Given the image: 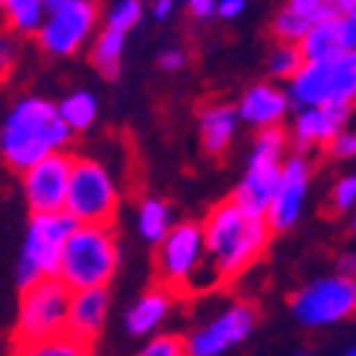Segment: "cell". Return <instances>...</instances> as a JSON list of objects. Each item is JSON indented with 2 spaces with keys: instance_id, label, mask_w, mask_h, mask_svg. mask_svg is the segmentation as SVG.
I'll use <instances>...</instances> for the list:
<instances>
[{
  "instance_id": "cell-19",
  "label": "cell",
  "mask_w": 356,
  "mask_h": 356,
  "mask_svg": "<svg viewBox=\"0 0 356 356\" xmlns=\"http://www.w3.org/2000/svg\"><path fill=\"white\" fill-rule=\"evenodd\" d=\"M240 129V117H236L234 106H207L199 114V138H202V149L207 155H225L228 146L236 138Z\"/></svg>"
},
{
  "instance_id": "cell-1",
  "label": "cell",
  "mask_w": 356,
  "mask_h": 356,
  "mask_svg": "<svg viewBox=\"0 0 356 356\" xmlns=\"http://www.w3.org/2000/svg\"><path fill=\"white\" fill-rule=\"evenodd\" d=\"M272 234L275 231L269 228L266 213L248 211L234 199L219 202L202 222L204 260L216 284L236 280L245 269H251L263 257Z\"/></svg>"
},
{
  "instance_id": "cell-31",
  "label": "cell",
  "mask_w": 356,
  "mask_h": 356,
  "mask_svg": "<svg viewBox=\"0 0 356 356\" xmlns=\"http://www.w3.org/2000/svg\"><path fill=\"white\" fill-rule=\"evenodd\" d=\"M330 204H333V211L339 213H348L356 207V172L350 175H342L339 181L333 184L330 190Z\"/></svg>"
},
{
  "instance_id": "cell-14",
  "label": "cell",
  "mask_w": 356,
  "mask_h": 356,
  "mask_svg": "<svg viewBox=\"0 0 356 356\" xmlns=\"http://www.w3.org/2000/svg\"><path fill=\"white\" fill-rule=\"evenodd\" d=\"M70 164L73 155L50 152L41 161H35L33 167H26L21 172L24 196L33 213L44 211H65V196H67V181H70Z\"/></svg>"
},
{
  "instance_id": "cell-29",
  "label": "cell",
  "mask_w": 356,
  "mask_h": 356,
  "mask_svg": "<svg viewBox=\"0 0 356 356\" xmlns=\"http://www.w3.org/2000/svg\"><path fill=\"white\" fill-rule=\"evenodd\" d=\"M135 356H187L181 336H152Z\"/></svg>"
},
{
  "instance_id": "cell-2",
  "label": "cell",
  "mask_w": 356,
  "mask_h": 356,
  "mask_svg": "<svg viewBox=\"0 0 356 356\" xmlns=\"http://www.w3.org/2000/svg\"><path fill=\"white\" fill-rule=\"evenodd\" d=\"M73 131L58 117L56 102L47 97H21L12 102L0 123V161L12 172H24L50 152L67 149Z\"/></svg>"
},
{
  "instance_id": "cell-30",
  "label": "cell",
  "mask_w": 356,
  "mask_h": 356,
  "mask_svg": "<svg viewBox=\"0 0 356 356\" xmlns=\"http://www.w3.org/2000/svg\"><path fill=\"white\" fill-rule=\"evenodd\" d=\"M18 58H21V35H15L12 29L0 24V73L9 76L15 65H18Z\"/></svg>"
},
{
  "instance_id": "cell-46",
  "label": "cell",
  "mask_w": 356,
  "mask_h": 356,
  "mask_svg": "<svg viewBox=\"0 0 356 356\" xmlns=\"http://www.w3.org/2000/svg\"><path fill=\"white\" fill-rule=\"evenodd\" d=\"M0 3H3V0H0Z\"/></svg>"
},
{
  "instance_id": "cell-37",
  "label": "cell",
  "mask_w": 356,
  "mask_h": 356,
  "mask_svg": "<svg viewBox=\"0 0 356 356\" xmlns=\"http://www.w3.org/2000/svg\"><path fill=\"white\" fill-rule=\"evenodd\" d=\"M187 9L196 21H211L216 18V0H187Z\"/></svg>"
},
{
  "instance_id": "cell-35",
  "label": "cell",
  "mask_w": 356,
  "mask_h": 356,
  "mask_svg": "<svg viewBox=\"0 0 356 356\" xmlns=\"http://www.w3.org/2000/svg\"><path fill=\"white\" fill-rule=\"evenodd\" d=\"M187 65V53L184 50H178V47H170L158 56V67L164 70V73H175V70H181Z\"/></svg>"
},
{
  "instance_id": "cell-9",
  "label": "cell",
  "mask_w": 356,
  "mask_h": 356,
  "mask_svg": "<svg viewBox=\"0 0 356 356\" xmlns=\"http://www.w3.org/2000/svg\"><path fill=\"white\" fill-rule=\"evenodd\" d=\"M204 236L202 222H172L167 236L158 243V277L161 286L175 292H193L204 272Z\"/></svg>"
},
{
  "instance_id": "cell-4",
  "label": "cell",
  "mask_w": 356,
  "mask_h": 356,
  "mask_svg": "<svg viewBox=\"0 0 356 356\" xmlns=\"http://www.w3.org/2000/svg\"><path fill=\"white\" fill-rule=\"evenodd\" d=\"M284 91L292 108H356V53H336L330 58H321V62H304Z\"/></svg>"
},
{
  "instance_id": "cell-45",
  "label": "cell",
  "mask_w": 356,
  "mask_h": 356,
  "mask_svg": "<svg viewBox=\"0 0 356 356\" xmlns=\"http://www.w3.org/2000/svg\"><path fill=\"white\" fill-rule=\"evenodd\" d=\"M295 356H307V353H295Z\"/></svg>"
},
{
  "instance_id": "cell-3",
  "label": "cell",
  "mask_w": 356,
  "mask_h": 356,
  "mask_svg": "<svg viewBox=\"0 0 356 356\" xmlns=\"http://www.w3.org/2000/svg\"><path fill=\"white\" fill-rule=\"evenodd\" d=\"M120 266V248L111 225H85L76 222L62 248L56 277H62L67 289L108 286Z\"/></svg>"
},
{
  "instance_id": "cell-11",
  "label": "cell",
  "mask_w": 356,
  "mask_h": 356,
  "mask_svg": "<svg viewBox=\"0 0 356 356\" xmlns=\"http://www.w3.org/2000/svg\"><path fill=\"white\" fill-rule=\"evenodd\" d=\"M97 24H99L97 0H70V3L44 15L33 38L41 53L53 58H70L91 41V35L97 33Z\"/></svg>"
},
{
  "instance_id": "cell-33",
  "label": "cell",
  "mask_w": 356,
  "mask_h": 356,
  "mask_svg": "<svg viewBox=\"0 0 356 356\" xmlns=\"http://www.w3.org/2000/svg\"><path fill=\"white\" fill-rule=\"evenodd\" d=\"M286 6H289L292 12L304 15L309 24H313V21H321V18H327V15H336L333 6H330V0H286Z\"/></svg>"
},
{
  "instance_id": "cell-25",
  "label": "cell",
  "mask_w": 356,
  "mask_h": 356,
  "mask_svg": "<svg viewBox=\"0 0 356 356\" xmlns=\"http://www.w3.org/2000/svg\"><path fill=\"white\" fill-rule=\"evenodd\" d=\"M12 356H91V345L58 333L50 339H38V342H18Z\"/></svg>"
},
{
  "instance_id": "cell-34",
  "label": "cell",
  "mask_w": 356,
  "mask_h": 356,
  "mask_svg": "<svg viewBox=\"0 0 356 356\" xmlns=\"http://www.w3.org/2000/svg\"><path fill=\"white\" fill-rule=\"evenodd\" d=\"M336 24H339V50L356 53V12L336 15Z\"/></svg>"
},
{
  "instance_id": "cell-8",
  "label": "cell",
  "mask_w": 356,
  "mask_h": 356,
  "mask_svg": "<svg viewBox=\"0 0 356 356\" xmlns=\"http://www.w3.org/2000/svg\"><path fill=\"white\" fill-rule=\"evenodd\" d=\"M70 289L62 277H41L33 286L21 289L18 321H15V345L18 342H38L65 333L67 321Z\"/></svg>"
},
{
  "instance_id": "cell-17",
  "label": "cell",
  "mask_w": 356,
  "mask_h": 356,
  "mask_svg": "<svg viewBox=\"0 0 356 356\" xmlns=\"http://www.w3.org/2000/svg\"><path fill=\"white\" fill-rule=\"evenodd\" d=\"M236 117L240 123L251 126V129H272V126H280L286 120L289 114V97L280 85L275 82H257L251 85L248 91L243 94V99L236 102Z\"/></svg>"
},
{
  "instance_id": "cell-43",
  "label": "cell",
  "mask_w": 356,
  "mask_h": 356,
  "mask_svg": "<svg viewBox=\"0 0 356 356\" xmlns=\"http://www.w3.org/2000/svg\"><path fill=\"white\" fill-rule=\"evenodd\" d=\"M353 211H356V207H353ZM353 231H356V213H353Z\"/></svg>"
},
{
  "instance_id": "cell-44",
  "label": "cell",
  "mask_w": 356,
  "mask_h": 356,
  "mask_svg": "<svg viewBox=\"0 0 356 356\" xmlns=\"http://www.w3.org/2000/svg\"><path fill=\"white\" fill-rule=\"evenodd\" d=\"M3 79H6V76H3V73H0V85H3Z\"/></svg>"
},
{
  "instance_id": "cell-24",
  "label": "cell",
  "mask_w": 356,
  "mask_h": 356,
  "mask_svg": "<svg viewBox=\"0 0 356 356\" xmlns=\"http://www.w3.org/2000/svg\"><path fill=\"white\" fill-rule=\"evenodd\" d=\"M56 108H58V117L67 123V129L76 135V131H88L97 123L99 102L91 91H73L62 102H56Z\"/></svg>"
},
{
  "instance_id": "cell-7",
  "label": "cell",
  "mask_w": 356,
  "mask_h": 356,
  "mask_svg": "<svg viewBox=\"0 0 356 356\" xmlns=\"http://www.w3.org/2000/svg\"><path fill=\"white\" fill-rule=\"evenodd\" d=\"M286 149H289V135L280 126L260 129L254 143H251L245 172H243L231 199L240 202L243 207H248V211L266 213V207L272 202V193L277 187Z\"/></svg>"
},
{
  "instance_id": "cell-36",
  "label": "cell",
  "mask_w": 356,
  "mask_h": 356,
  "mask_svg": "<svg viewBox=\"0 0 356 356\" xmlns=\"http://www.w3.org/2000/svg\"><path fill=\"white\" fill-rule=\"evenodd\" d=\"M248 9V0H216V18L236 21Z\"/></svg>"
},
{
  "instance_id": "cell-20",
  "label": "cell",
  "mask_w": 356,
  "mask_h": 356,
  "mask_svg": "<svg viewBox=\"0 0 356 356\" xmlns=\"http://www.w3.org/2000/svg\"><path fill=\"white\" fill-rule=\"evenodd\" d=\"M123 53H126V33L102 26L91 44V65L97 67L102 79H117L123 67Z\"/></svg>"
},
{
  "instance_id": "cell-15",
  "label": "cell",
  "mask_w": 356,
  "mask_h": 356,
  "mask_svg": "<svg viewBox=\"0 0 356 356\" xmlns=\"http://www.w3.org/2000/svg\"><path fill=\"white\" fill-rule=\"evenodd\" d=\"M356 108H339V106H304L295 111L289 140L298 152L309 149H327V143L353 123Z\"/></svg>"
},
{
  "instance_id": "cell-10",
  "label": "cell",
  "mask_w": 356,
  "mask_h": 356,
  "mask_svg": "<svg viewBox=\"0 0 356 356\" xmlns=\"http://www.w3.org/2000/svg\"><path fill=\"white\" fill-rule=\"evenodd\" d=\"M289 309L304 327H333L356 316V280L342 272L318 277L292 295Z\"/></svg>"
},
{
  "instance_id": "cell-22",
  "label": "cell",
  "mask_w": 356,
  "mask_h": 356,
  "mask_svg": "<svg viewBox=\"0 0 356 356\" xmlns=\"http://www.w3.org/2000/svg\"><path fill=\"white\" fill-rule=\"evenodd\" d=\"M44 15H47L44 12V0H3L0 3V24L21 38L35 35Z\"/></svg>"
},
{
  "instance_id": "cell-18",
  "label": "cell",
  "mask_w": 356,
  "mask_h": 356,
  "mask_svg": "<svg viewBox=\"0 0 356 356\" xmlns=\"http://www.w3.org/2000/svg\"><path fill=\"white\" fill-rule=\"evenodd\" d=\"M172 304H175V295L164 286L143 292L140 298L126 309V318H123L126 333L129 336H152L172 313Z\"/></svg>"
},
{
  "instance_id": "cell-27",
  "label": "cell",
  "mask_w": 356,
  "mask_h": 356,
  "mask_svg": "<svg viewBox=\"0 0 356 356\" xmlns=\"http://www.w3.org/2000/svg\"><path fill=\"white\" fill-rule=\"evenodd\" d=\"M304 65V56L298 50V44H280L269 53V76L272 79H280V82H289L295 73H298V67Z\"/></svg>"
},
{
  "instance_id": "cell-38",
  "label": "cell",
  "mask_w": 356,
  "mask_h": 356,
  "mask_svg": "<svg viewBox=\"0 0 356 356\" xmlns=\"http://www.w3.org/2000/svg\"><path fill=\"white\" fill-rule=\"evenodd\" d=\"M175 6H178V0H152V3H149V12H152V18H155V21L164 24V21L172 18Z\"/></svg>"
},
{
  "instance_id": "cell-28",
  "label": "cell",
  "mask_w": 356,
  "mask_h": 356,
  "mask_svg": "<svg viewBox=\"0 0 356 356\" xmlns=\"http://www.w3.org/2000/svg\"><path fill=\"white\" fill-rule=\"evenodd\" d=\"M307 26H309V21L304 18V15H298V12H292L289 6H284L275 15V21H272V35L280 44H298L304 38V33H307Z\"/></svg>"
},
{
  "instance_id": "cell-5",
  "label": "cell",
  "mask_w": 356,
  "mask_h": 356,
  "mask_svg": "<svg viewBox=\"0 0 356 356\" xmlns=\"http://www.w3.org/2000/svg\"><path fill=\"white\" fill-rule=\"evenodd\" d=\"M120 207V187L111 170L97 158L73 155L65 211L85 225H111Z\"/></svg>"
},
{
  "instance_id": "cell-42",
  "label": "cell",
  "mask_w": 356,
  "mask_h": 356,
  "mask_svg": "<svg viewBox=\"0 0 356 356\" xmlns=\"http://www.w3.org/2000/svg\"><path fill=\"white\" fill-rule=\"evenodd\" d=\"M345 356H356V345H353V348H348V350H345Z\"/></svg>"
},
{
  "instance_id": "cell-21",
  "label": "cell",
  "mask_w": 356,
  "mask_h": 356,
  "mask_svg": "<svg viewBox=\"0 0 356 356\" xmlns=\"http://www.w3.org/2000/svg\"><path fill=\"white\" fill-rule=\"evenodd\" d=\"M298 50L304 56V62H321V58H330L339 50V24L336 15H327L321 21H313L307 26L304 38L298 41Z\"/></svg>"
},
{
  "instance_id": "cell-6",
  "label": "cell",
  "mask_w": 356,
  "mask_h": 356,
  "mask_svg": "<svg viewBox=\"0 0 356 356\" xmlns=\"http://www.w3.org/2000/svg\"><path fill=\"white\" fill-rule=\"evenodd\" d=\"M76 228V219L67 211H44L33 213L26 225L24 248L18 257V289L33 286L41 277H53L58 272V260H62V248L67 243L70 231Z\"/></svg>"
},
{
  "instance_id": "cell-13",
  "label": "cell",
  "mask_w": 356,
  "mask_h": 356,
  "mask_svg": "<svg viewBox=\"0 0 356 356\" xmlns=\"http://www.w3.org/2000/svg\"><path fill=\"white\" fill-rule=\"evenodd\" d=\"M309 175H313V167H309L307 155L286 152L277 187L272 193L269 207H266V219H269L272 231H289L295 222L301 219L304 204H307V193H309Z\"/></svg>"
},
{
  "instance_id": "cell-40",
  "label": "cell",
  "mask_w": 356,
  "mask_h": 356,
  "mask_svg": "<svg viewBox=\"0 0 356 356\" xmlns=\"http://www.w3.org/2000/svg\"><path fill=\"white\" fill-rule=\"evenodd\" d=\"M330 6L336 15H348V12H356V0H330Z\"/></svg>"
},
{
  "instance_id": "cell-41",
  "label": "cell",
  "mask_w": 356,
  "mask_h": 356,
  "mask_svg": "<svg viewBox=\"0 0 356 356\" xmlns=\"http://www.w3.org/2000/svg\"><path fill=\"white\" fill-rule=\"evenodd\" d=\"M65 3H70V0H44V12H53L58 6H65Z\"/></svg>"
},
{
  "instance_id": "cell-23",
  "label": "cell",
  "mask_w": 356,
  "mask_h": 356,
  "mask_svg": "<svg viewBox=\"0 0 356 356\" xmlns=\"http://www.w3.org/2000/svg\"><path fill=\"white\" fill-rule=\"evenodd\" d=\"M172 228V211L164 199L146 196L138 207V234L143 236V243L158 245Z\"/></svg>"
},
{
  "instance_id": "cell-39",
  "label": "cell",
  "mask_w": 356,
  "mask_h": 356,
  "mask_svg": "<svg viewBox=\"0 0 356 356\" xmlns=\"http://www.w3.org/2000/svg\"><path fill=\"white\" fill-rule=\"evenodd\" d=\"M339 272L342 275H348V277H353L356 280V251H345L342 257H339Z\"/></svg>"
},
{
  "instance_id": "cell-26",
  "label": "cell",
  "mask_w": 356,
  "mask_h": 356,
  "mask_svg": "<svg viewBox=\"0 0 356 356\" xmlns=\"http://www.w3.org/2000/svg\"><path fill=\"white\" fill-rule=\"evenodd\" d=\"M143 0H114V3L106 9V18H102V26L117 29V33H131L140 21H143Z\"/></svg>"
},
{
  "instance_id": "cell-12",
  "label": "cell",
  "mask_w": 356,
  "mask_h": 356,
  "mask_svg": "<svg viewBox=\"0 0 356 356\" xmlns=\"http://www.w3.org/2000/svg\"><path fill=\"white\" fill-rule=\"evenodd\" d=\"M254 324L257 313L251 304H228L222 313H216L184 339V350L187 356H225L254 333Z\"/></svg>"
},
{
  "instance_id": "cell-16",
  "label": "cell",
  "mask_w": 356,
  "mask_h": 356,
  "mask_svg": "<svg viewBox=\"0 0 356 356\" xmlns=\"http://www.w3.org/2000/svg\"><path fill=\"white\" fill-rule=\"evenodd\" d=\"M108 286H91V289H73L67 304V321L65 333L79 339V342L91 345L102 333L108 318Z\"/></svg>"
},
{
  "instance_id": "cell-32",
  "label": "cell",
  "mask_w": 356,
  "mask_h": 356,
  "mask_svg": "<svg viewBox=\"0 0 356 356\" xmlns=\"http://www.w3.org/2000/svg\"><path fill=\"white\" fill-rule=\"evenodd\" d=\"M327 152L339 161H350L356 158V126H345L339 135L327 143Z\"/></svg>"
}]
</instances>
